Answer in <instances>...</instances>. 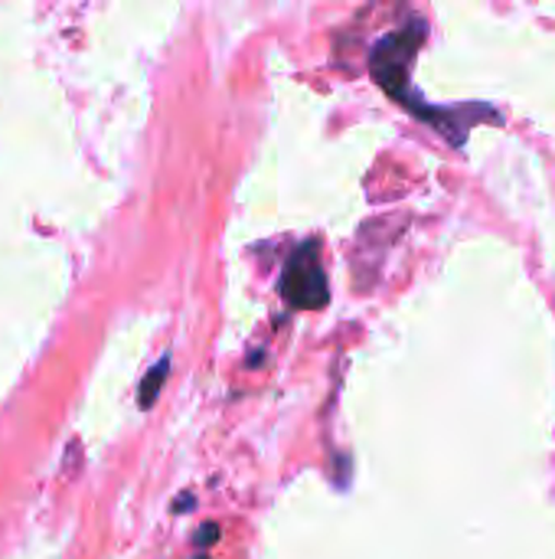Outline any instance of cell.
Masks as SVG:
<instances>
[{
	"label": "cell",
	"mask_w": 555,
	"mask_h": 559,
	"mask_svg": "<svg viewBox=\"0 0 555 559\" xmlns=\"http://www.w3.org/2000/svg\"><path fill=\"white\" fill-rule=\"evenodd\" d=\"M425 20L412 16V23L393 29L389 36H383L373 52H370V69H373V79L396 98L402 102L409 111H415L422 121H429L432 128H438L455 147H461L468 141V131L478 124V121H494L500 124L504 115L494 111L491 105L484 102H471V105H461V108H429V102H422L415 92H412V62H415V52L422 49L425 43Z\"/></svg>",
	"instance_id": "1"
},
{
	"label": "cell",
	"mask_w": 555,
	"mask_h": 559,
	"mask_svg": "<svg viewBox=\"0 0 555 559\" xmlns=\"http://www.w3.org/2000/svg\"><path fill=\"white\" fill-rule=\"evenodd\" d=\"M281 295L288 305L301 311H317L327 305V275H324L321 249L314 239L301 242L294 255L288 259L285 275H281Z\"/></svg>",
	"instance_id": "2"
},
{
	"label": "cell",
	"mask_w": 555,
	"mask_h": 559,
	"mask_svg": "<svg viewBox=\"0 0 555 559\" xmlns=\"http://www.w3.org/2000/svg\"><path fill=\"white\" fill-rule=\"evenodd\" d=\"M167 373H170V360L164 357V360L147 373V380L141 383V406H144V409H150V406H154V400H157V393H160V386H164Z\"/></svg>",
	"instance_id": "3"
},
{
	"label": "cell",
	"mask_w": 555,
	"mask_h": 559,
	"mask_svg": "<svg viewBox=\"0 0 555 559\" xmlns=\"http://www.w3.org/2000/svg\"><path fill=\"white\" fill-rule=\"evenodd\" d=\"M200 559H206V557H200Z\"/></svg>",
	"instance_id": "4"
}]
</instances>
